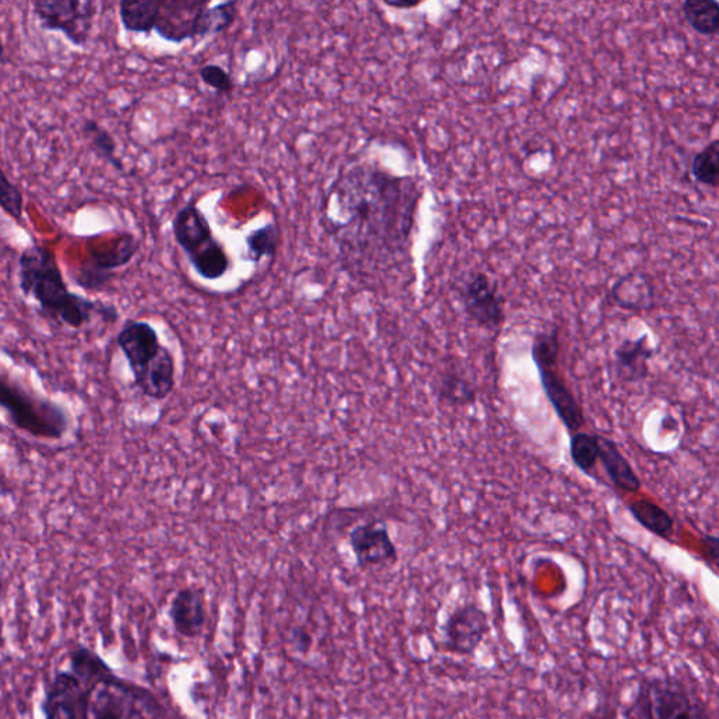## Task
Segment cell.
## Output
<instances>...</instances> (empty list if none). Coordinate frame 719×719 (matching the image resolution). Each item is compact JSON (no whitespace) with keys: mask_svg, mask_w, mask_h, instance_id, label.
<instances>
[{"mask_svg":"<svg viewBox=\"0 0 719 719\" xmlns=\"http://www.w3.org/2000/svg\"><path fill=\"white\" fill-rule=\"evenodd\" d=\"M422 196L417 178L370 162L344 167L330 187L324 226L344 268L372 279L410 260Z\"/></svg>","mask_w":719,"mask_h":719,"instance_id":"1","label":"cell"},{"mask_svg":"<svg viewBox=\"0 0 719 719\" xmlns=\"http://www.w3.org/2000/svg\"><path fill=\"white\" fill-rule=\"evenodd\" d=\"M18 284L25 298H32L40 314L51 323L81 329L100 316L107 323L120 318L116 305L101 303L70 292L53 249L33 242L19 258Z\"/></svg>","mask_w":719,"mask_h":719,"instance_id":"2","label":"cell"},{"mask_svg":"<svg viewBox=\"0 0 719 719\" xmlns=\"http://www.w3.org/2000/svg\"><path fill=\"white\" fill-rule=\"evenodd\" d=\"M116 340L134 377L135 389L150 400H166L175 390L176 360L154 326L145 320H127Z\"/></svg>","mask_w":719,"mask_h":719,"instance_id":"3","label":"cell"},{"mask_svg":"<svg viewBox=\"0 0 719 719\" xmlns=\"http://www.w3.org/2000/svg\"><path fill=\"white\" fill-rule=\"evenodd\" d=\"M172 232L198 277L217 282L231 270L226 247L214 235L210 221L195 198L178 208L172 221Z\"/></svg>","mask_w":719,"mask_h":719,"instance_id":"4","label":"cell"},{"mask_svg":"<svg viewBox=\"0 0 719 719\" xmlns=\"http://www.w3.org/2000/svg\"><path fill=\"white\" fill-rule=\"evenodd\" d=\"M0 404L10 423L25 435L41 440H61L69 431V416L63 406L24 389L3 372Z\"/></svg>","mask_w":719,"mask_h":719,"instance_id":"5","label":"cell"},{"mask_svg":"<svg viewBox=\"0 0 719 719\" xmlns=\"http://www.w3.org/2000/svg\"><path fill=\"white\" fill-rule=\"evenodd\" d=\"M560 355L557 328L540 331L532 346V359L538 372L545 396L570 435L580 432L585 425L582 406L558 369Z\"/></svg>","mask_w":719,"mask_h":719,"instance_id":"6","label":"cell"},{"mask_svg":"<svg viewBox=\"0 0 719 719\" xmlns=\"http://www.w3.org/2000/svg\"><path fill=\"white\" fill-rule=\"evenodd\" d=\"M84 719H162L161 704L150 693L115 676L96 682L81 704Z\"/></svg>","mask_w":719,"mask_h":719,"instance_id":"7","label":"cell"},{"mask_svg":"<svg viewBox=\"0 0 719 719\" xmlns=\"http://www.w3.org/2000/svg\"><path fill=\"white\" fill-rule=\"evenodd\" d=\"M99 3L91 0H37L33 17L45 32L61 33L74 47L86 48Z\"/></svg>","mask_w":719,"mask_h":719,"instance_id":"8","label":"cell"},{"mask_svg":"<svg viewBox=\"0 0 719 719\" xmlns=\"http://www.w3.org/2000/svg\"><path fill=\"white\" fill-rule=\"evenodd\" d=\"M634 719H710L702 704L675 682L656 680L642 688Z\"/></svg>","mask_w":719,"mask_h":719,"instance_id":"9","label":"cell"},{"mask_svg":"<svg viewBox=\"0 0 719 719\" xmlns=\"http://www.w3.org/2000/svg\"><path fill=\"white\" fill-rule=\"evenodd\" d=\"M464 313L479 328L498 331L506 323V299L487 273L473 272L458 292Z\"/></svg>","mask_w":719,"mask_h":719,"instance_id":"10","label":"cell"},{"mask_svg":"<svg viewBox=\"0 0 719 719\" xmlns=\"http://www.w3.org/2000/svg\"><path fill=\"white\" fill-rule=\"evenodd\" d=\"M140 248V239L134 233L124 232L110 248L104 251L91 249L90 259L79 268L75 283L86 292H100L111 283L116 270L129 266Z\"/></svg>","mask_w":719,"mask_h":719,"instance_id":"11","label":"cell"},{"mask_svg":"<svg viewBox=\"0 0 719 719\" xmlns=\"http://www.w3.org/2000/svg\"><path fill=\"white\" fill-rule=\"evenodd\" d=\"M489 632H491V622L481 606L476 603L458 606L443 624L442 644L448 654L472 656L486 641Z\"/></svg>","mask_w":719,"mask_h":719,"instance_id":"12","label":"cell"},{"mask_svg":"<svg viewBox=\"0 0 719 719\" xmlns=\"http://www.w3.org/2000/svg\"><path fill=\"white\" fill-rule=\"evenodd\" d=\"M349 544L360 569L384 568L396 564L397 548L385 523L356 525L349 534Z\"/></svg>","mask_w":719,"mask_h":719,"instance_id":"13","label":"cell"},{"mask_svg":"<svg viewBox=\"0 0 719 719\" xmlns=\"http://www.w3.org/2000/svg\"><path fill=\"white\" fill-rule=\"evenodd\" d=\"M208 4L193 0H163L155 33L172 44L197 41L203 12Z\"/></svg>","mask_w":719,"mask_h":719,"instance_id":"14","label":"cell"},{"mask_svg":"<svg viewBox=\"0 0 719 719\" xmlns=\"http://www.w3.org/2000/svg\"><path fill=\"white\" fill-rule=\"evenodd\" d=\"M85 682L73 671L57 673L45 691L43 712L45 719H78L79 707L88 690Z\"/></svg>","mask_w":719,"mask_h":719,"instance_id":"15","label":"cell"},{"mask_svg":"<svg viewBox=\"0 0 719 719\" xmlns=\"http://www.w3.org/2000/svg\"><path fill=\"white\" fill-rule=\"evenodd\" d=\"M170 617L177 634L186 639L200 635L207 622V601L204 590L196 586L177 590L172 599Z\"/></svg>","mask_w":719,"mask_h":719,"instance_id":"16","label":"cell"},{"mask_svg":"<svg viewBox=\"0 0 719 719\" xmlns=\"http://www.w3.org/2000/svg\"><path fill=\"white\" fill-rule=\"evenodd\" d=\"M600 456L599 460L603 464L607 476L615 488L625 492H639L641 481L630 462L622 456L620 448L617 447L610 438L599 436Z\"/></svg>","mask_w":719,"mask_h":719,"instance_id":"17","label":"cell"},{"mask_svg":"<svg viewBox=\"0 0 719 719\" xmlns=\"http://www.w3.org/2000/svg\"><path fill=\"white\" fill-rule=\"evenodd\" d=\"M611 298L619 307L631 311H645L654 303V287L651 280L642 273H631L621 277L611 288Z\"/></svg>","mask_w":719,"mask_h":719,"instance_id":"18","label":"cell"},{"mask_svg":"<svg viewBox=\"0 0 719 719\" xmlns=\"http://www.w3.org/2000/svg\"><path fill=\"white\" fill-rule=\"evenodd\" d=\"M161 2L148 0H122L119 3L121 28L131 34L151 35L156 30L160 19Z\"/></svg>","mask_w":719,"mask_h":719,"instance_id":"19","label":"cell"},{"mask_svg":"<svg viewBox=\"0 0 719 719\" xmlns=\"http://www.w3.org/2000/svg\"><path fill=\"white\" fill-rule=\"evenodd\" d=\"M477 389L457 367H448L438 384V400L453 407H468L477 402Z\"/></svg>","mask_w":719,"mask_h":719,"instance_id":"20","label":"cell"},{"mask_svg":"<svg viewBox=\"0 0 719 719\" xmlns=\"http://www.w3.org/2000/svg\"><path fill=\"white\" fill-rule=\"evenodd\" d=\"M280 242H282V232L275 222H266L263 227L244 235L249 262L259 264L263 259H274Z\"/></svg>","mask_w":719,"mask_h":719,"instance_id":"21","label":"cell"},{"mask_svg":"<svg viewBox=\"0 0 719 719\" xmlns=\"http://www.w3.org/2000/svg\"><path fill=\"white\" fill-rule=\"evenodd\" d=\"M651 356L652 350L646 344V338L625 341L615 355L620 374L629 380L641 379L646 374V363Z\"/></svg>","mask_w":719,"mask_h":719,"instance_id":"22","label":"cell"},{"mask_svg":"<svg viewBox=\"0 0 719 719\" xmlns=\"http://www.w3.org/2000/svg\"><path fill=\"white\" fill-rule=\"evenodd\" d=\"M81 131L88 138L90 148L95 151L96 155L109 163L110 166H113L115 170H124V163H122L119 156V145H117V141L110 131H107L100 122L91 119L84 121Z\"/></svg>","mask_w":719,"mask_h":719,"instance_id":"23","label":"cell"},{"mask_svg":"<svg viewBox=\"0 0 719 719\" xmlns=\"http://www.w3.org/2000/svg\"><path fill=\"white\" fill-rule=\"evenodd\" d=\"M683 17L698 34L719 33V3L713 0H687L682 4Z\"/></svg>","mask_w":719,"mask_h":719,"instance_id":"24","label":"cell"},{"mask_svg":"<svg viewBox=\"0 0 719 719\" xmlns=\"http://www.w3.org/2000/svg\"><path fill=\"white\" fill-rule=\"evenodd\" d=\"M239 3L231 0V2H221L217 4H208L203 12L200 20V32H198V40L211 37V35L227 33L232 28L235 20L238 17Z\"/></svg>","mask_w":719,"mask_h":719,"instance_id":"25","label":"cell"},{"mask_svg":"<svg viewBox=\"0 0 719 719\" xmlns=\"http://www.w3.org/2000/svg\"><path fill=\"white\" fill-rule=\"evenodd\" d=\"M630 510L632 516L642 527L660 535V537H667L673 532V520L669 513L657 506L656 503L647 501V499H641V501L632 502Z\"/></svg>","mask_w":719,"mask_h":719,"instance_id":"26","label":"cell"},{"mask_svg":"<svg viewBox=\"0 0 719 719\" xmlns=\"http://www.w3.org/2000/svg\"><path fill=\"white\" fill-rule=\"evenodd\" d=\"M70 671L85 683H95L113 676L110 667L96 652L88 647H78L70 655Z\"/></svg>","mask_w":719,"mask_h":719,"instance_id":"27","label":"cell"},{"mask_svg":"<svg viewBox=\"0 0 719 719\" xmlns=\"http://www.w3.org/2000/svg\"><path fill=\"white\" fill-rule=\"evenodd\" d=\"M569 454L575 467L590 476L591 469L595 468L600 456L599 435L585 432L575 433L570 437Z\"/></svg>","mask_w":719,"mask_h":719,"instance_id":"28","label":"cell"},{"mask_svg":"<svg viewBox=\"0 0 719 719\" xmlns=\"http://www.w3.org/2000/svg\"><path fill=\"white\" fill-rule=\"evenodd\" d=\"M691 175L708 187H719V140H713L693 157Z\"/></svg>","mask_w":719,"mask_h":719,"instance_id":"29","label":"cell"},{"mask_svg":"<svg viewBox=\"0 0 719 719\" xmlns=\"http://www.w3.org/2000/svg\"><path fill=\"white\" fill-rule=\"evenodd\" d=\"M0 207H2V211L7 214L8 217L14 219V221L19 224L23 221V192L20 190L12 181H10L4 171H2V175H0Z\"/></svg>","mask_w":719,"mask_h":719,"instance_id":"30","label":"cell"},{"mask_svg":"<svg viewBox=\"0 0 719 719\" xmlns=\"http://www.w3.org/2000/svg\"><path fill=\"white\" fill-rule=\"evenodd\" d=\"M198 76L204 85L216 90L218 95H231L235 84L231 74L218 64H206L198 68Z\"/></svg>","mask_w":719,"mask_h":719,"instance_id":"31","label":"cell"},{"mask_svg":"<svg viewBox=\"0 0 719 719\" xmlns=\"http://www.w3.org/2000/svg\"><path fill=\"white\" fill-rule=\"evenodd\" d=\"M702 548L712 559L719 560V537L707 535V537L702 538Z\"/></svg>","mask_w":719,"mask_h":719,"instance_id":"32","label":"cell"},{"mask_svg":"<svg viewBox=\"0 0 719 719\" xmlns=\"http://www.w3.org/2000/svg\"><path fill=\"white\" fill-rule=\"evenodd\" d=\"M579 719H615L609 707H596Z\"/></svg>","mask_w":719,"mask_h":719,"instance_id":"33","label":"cell"},{"mask_svg":"<svg viewBox=\"0 0 719 719\" xmlns=\"http://www.w3.org/2000/svg\"><path fill=\"white\" fill-rule=\"evenodd\" d=\"M293 644L295 647H298L299 651H307L308 646L311 645V636L307 634V632L301 629H295L293 634Z\"/></svg>","mask_w":719,"mask_h":719,"instance_id":"34","label":"cell"},{"mask_svg":"<svg viewBox=\"0 0 719 719\" xmlns=\"http://www.w3.org/2000/svg\"><path fill=\"white\" fill-rule=\"evenodd\" d=\"M386 7L395 8V9H411L417 7L420 2H407V3H402V2H385Z\"/></svg>","mask_w":719,"mask_h":719,"instance_id":"35","label":"cell"}]
</instances>
